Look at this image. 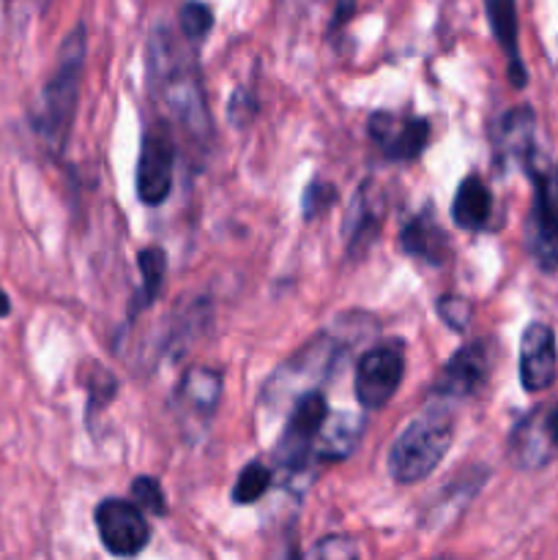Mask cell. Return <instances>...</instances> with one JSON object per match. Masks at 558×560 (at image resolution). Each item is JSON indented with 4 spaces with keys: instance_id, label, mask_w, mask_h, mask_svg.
Here are the masks:
<instances>
[{
    "instance_id": "cell-1",
    "label": "cell",
    "mask_w": 558,
    "mask_h": 560,
    "mask_svg": "<svg viewBox=\"0 0 558 560\" xmlns=\"http://www.w3.org/2000/svg\"><path fill=\"white\" fill-rule=\"evenodd\" d=\"M148 80L159 102L186 126L189 135L206 137L211 131L195 60L162 27L148 42Z\"/></svg>"
},
{
    "instance_id": "cell-2",
    "label": "cell",
    "mask_w": 558,
    "mask_h": 560,
    "mask_svg": "<svg viewBox=\"0 0 558 560\" xmlns=\"http://www.w3.org/2000/svg\"><path fill=\"white\" fill-rule=\"evenodd\" d=\"M85 49V27L77 25L74 31L66 36L58 55V66H55L53 77H49V82L44 85L42 104H38L36 113V131L44 137V142H47L53 151H63L66 140H69L71 120H74L77 102H80Z\"/></svg>"
},
{
    "instance_id": "cell-3",
    "label": "cell",
    "mask_w": 558,
    "mask_h": 560,
    "mask_svg": "<svg viewBox=\"0 0 558 560\" xmlns=\"http://www.w3.org/2000/svg\"><path fill=\"white\" fill-rule=\"evenodd\" d=\"M454 441V419L446 408H430L410 421L388 452V474L399 485L427 479Z\"/></svg>"
},
{
    "instance_id": "cell-4",
    "label": "cell",
    "mask_w": 558,
    "mask_h": 560,
    "mask_svg": "<svg viewBox=\"0 0 558 560\" xmlns=\"http://www.w3.org/2000/svg\"><path fill=\"white\" fill-rule=\"evenodd\" d=\"M534 186V206L528 217V252L542 271H558V159L539 148L523 162Z\"/></svg>"
},
{
    "instance_id": "cell-5",
    "label": "cell",
    "mask_w": 558,
    "mask_h": 560,
    "mask_svg": "<svg viewBox=\"0 0 558 560\" xmlns=\"http://www.w3.org/2000/svg\"><path fill=\"white\" fill-rule=\"evenodd\" d=\"M405 375L403 342H383L367 350L356 366V397L364 410H381L394 397Z\"/></svg>"
},
{
    "instance_id": "cell-6",
    "label": "cell",
    "mask_w": 558,
    "mask_h": 560,
    "mask_svg": "<svg viewBox=\"0 0 558 560\" xmlns=\"http://www.w3.org/2000/svg\"><path fill=\"white\" fill-rule=\"evenodd\" d=\"M509 454L520 470H542L558 457V405L531 410L509 435Z\"/></svg>"
},
{
    "instance_id": "cell-7",
    "label": "cell",
    "mask_w": 558,
    "mask_h": 560,
    "mask_svg": "<svg viewBox=\"0 0 558 560\" xmlns=\"http://www.w3.org/2000/svg\"><path fill=\"white\" fill-rule=\"evenodd\" d=\"M96 530L104 550L113 552L115 558H135L146 550L151 541V528H148L142 509L120 498H107L96 506Z\"/></svg>"
},
{
    "instance_id": "cell-8",
    "label": "cell",
    "mask_w": 558,
    "mask_h": 560,
    "mask_svg": "<svg viewBox=\"0 0 558 560\" xmlns=\"http://www.w3.org/2000/svg\"><path fill=\"white\" fill-rule=\"evenodd\" d=\"M328 419L326 397L321 392H310L295 402L282 438L277 443V463L288 470L304 468L306 457L315 448L317 435Z\"/></svg>"
},
{
    "instance_id": "cell-9",
    "label": "cell",
    "mask_w": 558,
    "mask_h": 560,
    "mask_svg": "<svg viewBox=\"0 0 558 560\" xmlns=\"http://www.w3.org/2000/svg\"><path fill=\"white\" fill-rule=\"evenodd\" d=\"M175 145L164 124H153L142 135L140 162H137V195L146 206H159L173 189Z\"/></svg>"
},
{
    "instance_id": "cell-10",
    "label": "cell",
    "mask_w": 558,
    "mask_h": 560,
    "mask_svg": "<svg viewBox=\"0 0 558 560\" xmlns=\"http://www.w3.org/2000/svg\"><path fill=\"white\" fill-rule=\"evenodd\" d=\"M492 353L487 342H474L460 348L452 359L446 361L438 381L432 383V394L441 399H465L474 397L485 386L490 375Z\"/></svg>"
},
{
    "instance_id": "cell-11",
    "label": "cell",
    "mask_w": 558,
    "mask_h": 560,
    "mask_svg": "<svg viewBox=\"0 0 558 560\" xmlns=\"http://www.w3.org/2000/svg\"><path fill=\"white\" fill-rule=\"evenodd\" d=\"M556 334L545 323H528L520 337V383L528 394L547 392L556 381Z\"/></svg>"
},
{
    "instance_id": "cell-12",
    "label": "cell",
    "mask_w": 558,
    "mask_h": 560,
    "mask_svg": "<svg viewBox=\"0 0 558 560\" xmlns=\"http://www.w3.org/2000/svg\"><path fill=\"white\" fill-rule=\"evenodd\" d=\"M370 135L394 162L419 159L430 142V124L425 118H394L388 113H375L370 118Z\"/></svg>"
},
{
    "instance_id": "cell-13",
    "label": "cell",
    "mask_w": 558,
    "mask_h": 560,
    "mask_svg": "<svg viewBox=\"0 0 558 560\" xmlns=\"http://www.w3.org/2000/svg\"><path fill=\"white\" fill-rule=\"evenodd\" d=\"M383 222V197L375 189L372 180L361 184L359 195H356L353 206H350L348 224H345V235H348V257H361L370 252L375 244L377 233H381Z\"/></svg>"
},
{
    "instance_id": "cell-14",
    "label": "cell",
    "mask_w": 558,
    "mask_h": 560,
    "mask_svg": "<svg viewBox=\"0 0 558 560\" xmlns=\"http://www.w3.org/2000/svg\"><path fill=\"white\" fill-rule=\"evenodd\" d=\"M399 244H403V249L410 257H416L421 262H430V266H443L452 257V244H449L441 224L432 219L430 208L416 213L410 222H405L403 233H399Z\"/></svg>"
},
{
    "instance_id": "cell-15",
    "label": "cell",
    "mask_w": 558,
    "mask_h": 560,
    "mask_svg": "<svg viewBox=\"0 0 558 560\" xmlns=\"http://www.w3.org/2000/svg\"><path fill=\"white\" fill-rule=\"evenodd\" d=\"M485 9L492 27V36H496V42L507 52L509 80H512L514 88H523L528 82V74H525L523 58H520L518 5H514V0H485Z\"/></svg>"
},
{
    "instance_id": "cell-16",
    "label": "cell",
    "mask_w": 558,
    "mask_h": 560,
    "mask_svg": "<svg viewBox=\"0 0 558 560\" xmlns=\"http://www.w3.org/2000/svg\"><path fill=\"white\" fill-rule=\"evenodd\" d=\"M534 129L536 115L528 104L509 109L501 120H498L496 131V151L501 159H512V162L523 164L528 153L534 151Z\"/></svg>"
},
{
    "instance_id": "cell-17",
    "label": "cell",
    "mask_w": 558,
    "mask_h": 560,
    "mask_svg": "<svg viewBox=\"0 0 558 560\" xmlns=\"http://www.w3.org/2000/svg\"><path fill=\"white\" fill-rule=\"evenodd\" d=\"M361 432H364V416L359 413H332L317 435L315 452L321 459H348L353 448L359 446Z\"/></svg>"
},
{
    "instance_id": "cell-18",
    "label": "cell",
    "mask_w": 558,
    "mask_h": 560,
    "mask_svg": "<svg viewBox=\"0 0 558 560\" xmlns=\"http://www.w3.org/2000/svg\"><path fill=\"white\" fill-rule=\"evenodd\" d=\"M492 213V195L487 189L485 180L479 175H468V178L460 180L457 195L452 200V217L454 224L468 233H476V230L485 228L490 222Z\"/></svg>"
},
{
    "instance_id": "cell-19",
    "label": "cell",
    "mask_w": 558,
    "mask_h": 560,
    "mask_svg": "<svg viewBox=\"0 0 558 560\" xmlns=\"http://www.w3.org/2000/svg\"><path fill=\"white\" fill-rule=\"evenodd\" d=\"M219 397H222V377H219V372L206 370V366L186 372L178 386V405L186 410V416L211 419Z\"/></svg>"
},
{
    "instance_id": "cell-20",
    "label": "cell",
    "mask_w": 558,
    "mask_h": 560,
    "mask_svg": "<svg viewBox=\"0 0 558 560\" xmlns=\"http://www.w3.org/2000/svg\"><path fill=\"white\" fill-rule=\"evenodd\" d=\"M137 266H140L142 288L135 299V312H140L146 310V306H151L153 299L159 295V290H162L164 273H167V257H164V252L159 249V246H148V249L140 252Z\"/></svg>"
},
{
    "instance_id": "cell-21",
    "label": "cell",
    "mask_w": 558,
    "mask_h": 560,
    "mask_svg": "<svg viewBox=\"0 0 558 560\" xmlns=\"http://www.w3.org/2000/svg\"><path fill=\"white\" fill-rule=\"evenodd\" d=\"M271 487V470L263 463H249L239 474V481L233 487V503L239 506H249V503L260 501L266 490Z\"/></svg>"
},
{
    "instance_id": "cell-22",
    "label": "cell",
    "mask_w": 558,
    "mask_h": 560,
    "mask_svg": "<svg viewBox=\"0 0 558 560\" xmlns=\"http://www.w3.org/2000/svg\"><path fill=\"white\" fill-rule=\"evenodd\" d=\"M181 33H184L186 42H200L208 36V31L213 27V14L206 3H186L181 9Z\"/></svg>"
},
{
    "instance_id": "cell-23",
    "label": "cell",
    "mask_w": 558,
    "mask_h": 560,
    "mask_svg": "<svg viewBox=\"0 0 558 560\" xmlns=\"http://www.w3.org/2000/svg\"><path fill=\"white\" fill-rule=\"evenodd\" d=\"M115 392H118V383L109 375L107 370H96L93 377H88V416H96V410L107 408L113 402Z\"/></svg>"
},
{
    "instance_id": "cell-24",
    "label": "cell",
    "mask_w": 558,
    "mask_h": 560,
    "mask_svg": "<svg viewBox=\"0 0 558 560\" xmlns=\"http://www.w3.org/2000/svg\"><path fill=\"white\" fill-rule=\"evenodd\" d=\"M131 495H135L137 506L148 509V512L156 514V517H164V514H167L162 485H159L156 479H151V476H140V479L131 485Z\"/></svg>"
},
{
    "instance_id": "cell-25",
    "label": "cell",
    "mask_w": 558,
    "mask_h": 560,
    "mask_svg": "<svg viewBox=\"0 0 558 560\" xmlns=\"http://www.w3.org/2000/svg\"><path fill=\"white\" fill-rule=\"evenodd\" d=\"M470 304L465 299H460V295H441L438 299V317H441L443 323H446L452 331H465L470 323Z\"/></svg>"
},
{
    "instance_id": "cell-26",
    "label": "cell",
    "mask_w": 558,
    "mask_h": 560,
    "mask_svg": "<svg viewBox=\"0 0 558 560\" xmlns=\"http://www.w3.org/2000/svg\"><path fill=\"white\" fill-rule=\"evenodd\" d=\"M312 560H359V550L348 536H326L323 541H317Z\"/></svg>"
},
{
    "instance_id": "cell-27",
    "label": "cell",
    "mask_w": 558,
    "mask_h": 560,
    "mask_svg": "<svg viewBox=\"0 0 558 560\" xmlns=\"http://www.w3.org/2000/svg\"><path fill=\"white\" fill-rule=\"evenodd\" d=\"M334 202H337V189H334L332 184H312L310 189L304 191L301 208H304L306 219H315L321 217V213H326Z\"/></svg>"
},
{
    "instance_id": "cell-28",
    "label": "cell",
    "mask_w": 558,
    "mask_h": 560,
    "mask_svg": "<svg viewBox=\"0 0 558 560\" xmlns=\"http://www.w3.org/2000/svg\"><path fill=\"white\" fill-rule=\"evenodd\" d=\"M11 312V304H9V295L3 293V290H0V317H5Z\"/></svg>"
},
{
    "instance_id": "cell-29",
    "label": "cell",
    "mask_w": 558,
    "mask_h": 560,
    "mask_svg": "<svg viewBox=\"0 0 558 560\" xmlns=\"http://www.w3.org/2000/svg\"><path fill=\"white\" fill-rule=\"evenodd\" d=\"M284 3H290V5H306V3H312V0H284Z\"/></svg>"
},
{
    "instance_id": "cell-30",
    "label": "cell",
    "mask_w": 558,
    "mask_h": 560,
    "mask_svg": "<svg viewBox=\"0 0 558 560\" xmlns=\"http://www.w3.org/2000/svg\"><path fill=\"white\" fill-rule=\"evenodd\" d=\"M435 560H457V558H435Z\"/></svg>"
}]
</instances>
